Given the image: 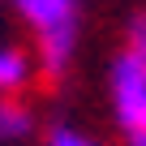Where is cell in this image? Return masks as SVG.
<instances>
[{
    "instance_id": "cell-1",
    "label": "cell",
    "mask_w": 146,
    "mask_h": 146,
    "mask_svg": "<svg viewBox=\"0 0 146 146\" xmlns=\"http://www.w3.org/2000/svg\"><path fill=\"white\" fill-rule=\"evenodd\" d=\"M13 9L35 30V69L47 82H60L78 52L82 5L78 0H13Z\"/></svg>"
},
{
    "instance_id": "cell-2",
    "label": "cell",
    "mask_w": 146,
    "mask_h": 146,
    "mask_svg": "<svg viewBox=\"0 0 146 146\" xmlns=\"http://www.w3.org/2000/svg\"><path fill=\"white\" fill-rule=\"evenodd\" d=\"M108 90H112V116L125 137L146 133V60L120 52L108 69Z\"/></svg>"
},
{
    "instance_id": "cell-4",
    "label": "cell",
    "mask_w": 146,
    "mask_h": 146,
    "mask_svg": "<svg viewBox=\"0 0 146 146\" xmlns=\"http://www.w3.org/2000/svg\"><path fill=\"white\" fill-rule=\"evenodd\" d=\"M35 133V112L22 99H0V146L26 142Z\"/></svg>"
},
{
    "instance_id": "cell-5",
    "label": "cell",
    "mask_w": 146,
    "mask_h": 146,
    "mask_svg": "<svg viewBox=\"0 0 146 146\" xmlns=\"http://www.w3.org/2000/svg\"><path fill=\"white\" fill-rule=\"evenodd\" d=\"M43 146H99V142L90 133H82V129H73V125H52Z\"/></svg>"
},
{
    "instance_id": "cell-6",
    "label": "cell",
    "mask_w": 146,
    "mask_h": 146,
    "mask_svg": "<svg viewBox=\"0 0 146 146\" xmlns=\"http://www.w3.org/2000/svg\"><path fill=\"white\" fill-rule=\"evenodd\" d=\"M125 52L146 60V13H133L129 26H125Z\"/></svg>"
},
{
    "instance_id": "cell-7",
    "label": "cell",
    "mask_w": 146,
    "mask_h": 146,
    "mask_svg": "<svg viewBox=\"0 0 146 146\" xmlns=\"http://www.w3.org/2000/svg\"><path fill=\"white\" fill-rule=\"evenodd\" d=\"M129 146H146V133H133V137H125Z\"/></svg>"
},
{
    "instance_id": "cell-3",
    "label": "cell",
    "mask_w": 146,
    "mask_h": 146,
    "mask_svg": "<svg viewBox=\"0 0 146 146\" xmlns=\"http://www.w3.org/2000/svg\"><path fill=\"white\" fill-rule=\"evenodd\" d=\"M35 73V60L22 47H0V99H13Z\"/></svg>"
}]
</instances>
